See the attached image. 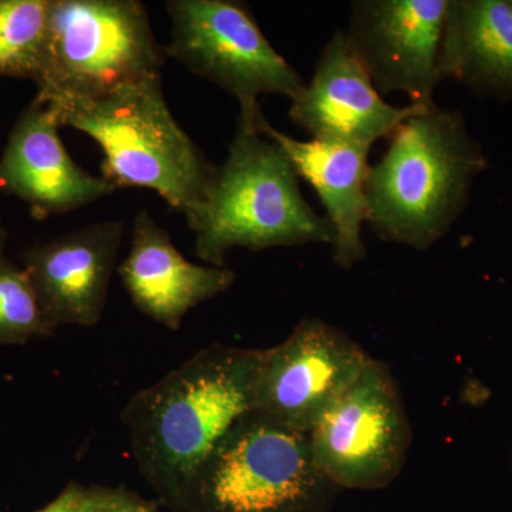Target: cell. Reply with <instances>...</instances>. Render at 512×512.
I'll return each instance as SVG.
<instances>
[{
  "mask_svg": "<svg viewBox=\"0 0 512 512\" xmlns=\"http://www.w3.org/2000/svg\"><path fill=\"white\" fill-rule=\"evenodd\" d=\"M59 128L52 110L33 100L0 158V192L25 201L39 217L66 214L117 190L74 163Z\"/></svg>",
  "mask_w": 512,
  "mask_h": 512,
  "instance_id": "cell-13",
  "label": "cell"
},
{
  "mask_svg": "<svg viewBox=\"0 0 512 512\" xmlns=\"http://www.w3.org/2000/svg\"><path fill=\"white\" fill-rule=\"evenodd\" d=\"M6 241V232L2 227V222H0V256H3V247H5Z\"/></svg>",
  "mask_w": 512,
  "mask_h": 512,
  "instance_id": "cell-21",
  "label": "cell"
},
{
  "mask_svg": "<svg viewBox=\"0 0 512 512\" xmlns=\"http://www.w3.org/2000/svg\"><path fill=\"white\" fill-rule=\"evenodd\" d=\"M101 488L69 484L52 503L37 512H94L99 505Z\"/></svg>",
  "mask_w": 512,
  "mask_h": 512,
  "instance_id": "cell-19",
  "label": "cell"
},
{
  "mask_svg": "<svg viewBox=\"0 0 512 512\" xmlns=\"http://www.w3.org/2000/svg\"><path fill=\"white\" fill-rule=\"evenodd\" d=\"M424 107L387 103L345 30H336L320 50L311 82L291 101L289 117L313 140L372 147Z\"/></svg>",
  "mask_w": 512,
  "mask_h": 512,
  "instance_id": "cell-11",
  "label": "cell"
},
{
  "mask_svg": "<svg viewBox=\"0 0 512 512\" xmlns=\"http://www.w3.org/2000/svg\"><path fill=\"white\" fill-rule=\"evenodd\" d=\"M258 130L274 141L288 158L298 177L318 194L333 232V259L343 269L352 268L366 256L362 239L367 221L366 184L369 177V146L336 141L296 140L256 114Z\"/></svg>",
  "mask_w": 512,
  "mask_h": 512,
  "instance_id": "cell-15",
  "label": "cell"
},
{
  "mask_svg": "<svg viewBox=\"0 0 512 512\" xmlns=\"http://www.w3.org/2000/svg\"><path fill=\"white\" fill-rule=\"evenodd\" d=\"M448 0H356L350 5V45L377 92L406 94L430 104L441 83L439 62Z\"/></svg>",
  "mask_w": 512,
  "mask_h": 512,
  "instance_id": "cell-10",
  "label": "cell"
},
{
  "mask_svg": "<svg viewBox=\"0 0 512 512\" xmlns=\"http://www.w3.org/2000/svg\"><path fill=\"white\" fill-rule=\"evenodd\" d=\"M52 0H0V76L36 83L42 72Z\"/></svg>",
  "mask_w": 512,
  "mask_h": 512,
  "instance_id": "cell-17",
  "label": "cell"
},
{
  "mask_svg": "<svg viewBox=\"0 0 512 512\" xmlns=\"http://www.w3.org/2000/svg\"><path fill=\"white\" fill-rule=\"evenodd\" d=\"M158 45L138 0H52L36 99H89L161 74Z\"/></svg>",
  "mask_w": 512,
  "mask_h": 512,
  "instance_id": "cell-5",
  "label": "cell"
},
{
  "mask_svg": "<svg viewBox=\"0 0 512 512\" xmlns=\"http://www.w3.org/2000/svg\"><path fill=\"white\" fill-rule=\"evenodd\" d=\"M261 106L239 111L237 131L221 167H215L200 204L185 215L202 261L224 266L231 249L328 244L326 217L303 198L299 177L274 141L256 127Z\"/></svg>",
  "mask_w": 512,
  "mask_h": 512,
  "instance_id": "cell-3",
  "label": "cell"
},
{
  "mask_svg": "<svg viewBox=\"0 0 512 512\" xmlns=\"http://www.w3.org/2000/svg\"><path fill=\"white\" fill-rule=\"evenodd\" d=\"M165 8L171 20L165 55L232 94L239 109L258 104L262 94L301 96V74L276 52L245 3L170 0Z\"/></svg>",
  "mask_w": 512,
  "mask_h": 512,
  "instance_id": "cell-7",
  "label": "cell"
},
{
  "mask_svg": "<svg viewBox=\"0 0 512 512\" xmlns=\"http://www.w3.org/2000/svg\"><path fill=\"white\" fill-rule=\"evenodd\" d=\"M318 473L345 487H375L403 454L406 427L387 373L370 360L359 380L309 430Z\"/></svg>",
  "mask_w": 512,
  "mask_h": 512,
  "instance_id": "cell-9",
  "label": "cell"
},
{
  "mask_svg": "<svg viewBox=\"0 0 512 512\" xmlns=\"http://www.w3.org/2000/svg\"><path fill=\"white\" fill-rule=\"evenodd\" d=\"M367 177V221L375 235L424 251L446 237L488 167L457 110L436 103L403 121Z\"/></svg>",
  "mask_w": 512,
  "mask_h": 512,
  "instance_id": "cell-2",
  "label": "cell"
},
{
  "mask_svg": "<svg viewBox=\"0 0 512 512\" xmlns=\"http://www.w3.org/2000/svg\"><path fill=\"white\" fill-rule=\"evenodd\" d=\"M60 127H72L103 151L104 180L146 188L185 215L204 198L215 167L175 120L161 74L89 99L46 104Z\"/></svg>",
  "mask_w": 512,
  "mask_h": 512,
  "instance_id": "cell-4",
  "label": "cell"
},
{
  "mask_svg": "<svg viewBox=\"0 0 512 512\" xmlns=\"http://www.w3.org/2000/svg\"><path fill=\"white\" fill-rule=\"evenodd\" d=\"M369 363L366 353L338 329L322 320H303L284 342L261 350L252 412L309 433Z\"/></svg>",
  "mask_w": 512,
  "mask_h": 512,
  "instance_id": "cell-8",
  "label": "cell"
},
{
  "mask_svg": "<svg viewBox=\"0 0 512 512\" xmlns=\"http://www.w3.org/2000/svg\"><path fill=\"white\" fill-rule=\"evenodd\" d=\"M94 512H157L156 505L126 490L101 488L99 505Z\"/></svg>",
  "mask_w": 512,
  "mask_h": 512,
  "instance_id": "cell-20",
  "label": "cell"
},
{
  "mask_svg": "<svg viewBox=\"0 0 512 512\" xmlns=\"http://www.w3.org/2000/svg\"><path fill=\"white\" fill-rule=\"evenodd\" d=\"M439 74L441 82L512 100L510 0H448Z\"/></svg>",
  "mask_w": 512,
  "mask_h": 512,
  "instance_id": "cell-16",
  "label": "cell"
},
{
  "mask_svg": "<svg viewBox=\"0 0 512 512\" xmlns=\"http://www.w3.org/2000/svg\"><path fill=\"white\" fill-rule=\"evenodd\" d=\"M119 274L138 311L170 330L180 329L191 309L235 282L234 271L225 266L187 261L147 211L134 220L130 251Z\"/></svg>",
  "mask_w": 512,
  "mask_h": 512,
  "instance_id": "cell-14",
  "label": "cell"
},
{
  "mask_svg": "<svg viewBox=\"0 0 512 512\" xmlns=\"http://www.w3.org/2000/svg\"><path fill=\"white\" fill-rule=\"evenodd\" d=\"M53 332L28 272L0 256V346L25 345Z\"/></svg>",
  "mask_w": 512,
  "mask_h": 512,
  "instance_id": "cell-18",
  "label": "cell"
},
{
  "mask_svg": "<svg viewBox=\"0 0 512 512\" xmlns=\"http://www.w3.org/2000/svg\"><path fill=\"white\" fill-rule=\"evenodd\" d=\"M510 2H511V5H512V0H510Z\"/></svg>",
  "mask_w": 512,
  "mask_h": 512,
  "instance_id": "cell-22",
  "label": "cell"
},
{
  "mask_svg": "<svg viewBox=\"0 0 512 512\" xmlns=\"http://www.w3.org/2000/svg\"><path fill=\"white\" fill-rule=\"evenodd\" d=\"M259 356L261 350H201L127 403L123 421L137 466L171 510L187 511L205 461L254 410Z\"/></svg>",
  "mask_w": 512,
  "mask_h": 512,
  "instance_id": "cell-1",
  "label": "cell"
},
{
  "mask_svg": "<svg viewBox=\"0 0 512 512\" xmlns=\"http://www.w3.org/2000/svg\"><path fill=\"white\" fill-rule=\"evenodd\" d=\"M123 235L121 222H96L26 252L23 268L53 328L100 322Z\"/></svg>",
  "mask_w": 512,
  "mask_h": 512,
  "instance_id": "cell-12",
  "label": "cell"
},
{
  "mask_svg": "<svg viewBox=\"0 0 512 512\" xmlns=\"http://www.w3.org/2000/svg\"><path fill=\"white\" fill-rule=\"evenodd\" d=\"M316 474L308 433L251 412L205 461L185 512H289Z\"/></svg>",
  "mask_w": 512,
  "mask_h": 512,
  "instance_id": "cell-6",
  "label": "cell"
}]
</instances>
